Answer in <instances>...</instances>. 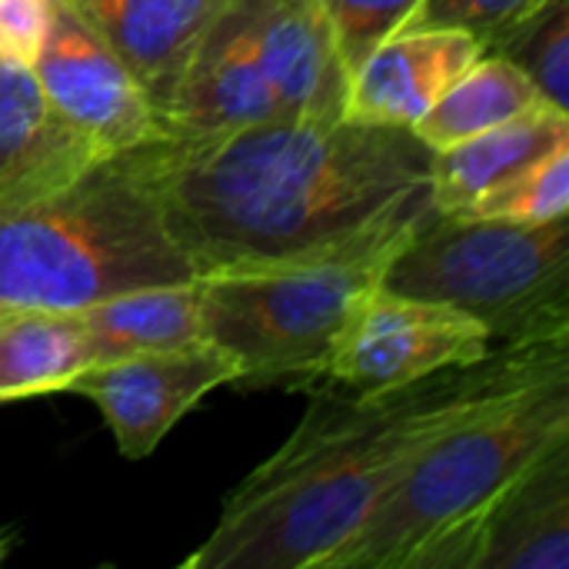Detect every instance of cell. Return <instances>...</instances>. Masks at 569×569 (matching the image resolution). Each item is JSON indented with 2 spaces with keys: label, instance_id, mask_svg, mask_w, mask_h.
Returning a JSON list of instances; mask_svg holds the SVG:
<instances>
[{
  "label": "cell",
  "instance_id": "obj_20",
  "mask_svg": "<svg viewBox=\"0 0 569 569\" xmlns=\"http://www.w3.org/2000/svg\"><path fill=\"white\" fill-rule=\"evenodd\" d=\"M487 53L510 60L530 77L547 103L569 110V0H547L500 33Z\"/></svg>",
  "mask_w": 569,
  "mask_h": 569
},
{
  "label": "cell",
  "instance_id": "obj_19",
  "mask_svg": "<svg viewBox=\"0 0 569 569\" xmlns=\"http://www.w3.org/2000/svg\"><path fill=\"white\" fill-rule=\"evenodd\" d=\"M547 103L523 70L497 53H483L463 70L443 97L410 127L430 150H443L473 133H483L503 120H513Z\"/></svg>",
  "mask_w": 569,
  "mask_h": 569
},
{
  "label": "cell",
  "instance_id": "obj_26",
  "mask_svg": "<svg viewBox=\"0 0 569 569\" xmlns=\"http://www.w3.org/2000/svg\"><path fill=\"white\" fill-rule=\"evenodd\" d=\"M13 313H17V310H13V307H7V303L0 300V323H3L7 317H13Z\"/></svg>",
  "mask_w": 569,
  "mask_h": 569
},
{
  "label": "cell",
  "instance_id": "obj_22",
  "mask_svg": "<svg viewBox=\"0 0 569 569\" xmlns=\"http://www.w3.org/2000/svg\"><path fill=\"white\" fill-rule=\"evenodd\" d=\"M547 0H417L397 30H463L483 50Z\"/></svg>",
  "mask_w": 569,
  "mask_h": 569
},
{
  "label": "cell",
  "instance_id": "obj_8",
  "mask_svg": "<svg viewBox=\"0 0 569 569\" xmlns=\"http://www.w3.org/2000/svg\"><path fill=\"white\" fill-rule=\"evenodd\" d=\"M237 360L210 340L103 360L73 377L67 393L87 397L103 413L117 450L143 460L210 390L233 383Z\"/></svg>",
  "mask_w": 569,
  "mask_h": 569
},
{
  "label": "cell",
  "instance_id": "obj_12",
  "mask_svg": "<svg viewBox=\"0 0 569 569\" xmlns=\"http://www.w3.org/2000/svg\"><path fill=\"white\" fill-rule=\"evenodd\" d=\"M483 53V43L463 30H393L353 70L343 117L413 127Z\"/></svg>",
  "mask_w": 569,
  "mask_h": 569
},
{
  "label": "cell",
  "instance_id": "obj_15",
  "mask_svg": "<svg viewBox=\"0 0 569 569\" xmlns=\"http://www.w3.org/2000/svg\"><path fill=\"white\" fill-rule=\"evenodd\" d=\"M569 143V110L540 103L460 143L433 150L430 207L457 213Z\"/></svg>",
  "mask_w": 569,
  "mask_h": 569
},
{
  "label": "cell",
  "instance_id": "obj_21",
  "mask_svg": "<svg viewBox=\"0 0 569 569\" xmlns=\"http://www.w3.org/2000/svg\"><path fill=\"white\" fill-rule=\"evenodd\" d=\"M457 213L513 223H547L557 217H569V143Z\"/></svg>",
  "mask_w": 569,
  "mask_h": 569
},
{
  "label": "cell",
  "instance_id": "obj_10",
  "mask_svg": "<svg viewBox=\"0 0 569 569\" xmlns=\"http://www.w3.org/2000/svg\"><path fill=\"white\" fill-rule=\"evenodd\" d=\"M273 117L277 110L257 63L247 0H227L203 30L173 100L160 117V133L207 140Z\"/></svg>",
  "mask_w": 569,
  "mask_h": 569
},
{
  "label": "cell",
  "instance_id": "obj_9",
  "mask_svg": "<svg viewBox=\"0 0 569 569\" xmlns=\"http://www.w3.org/2000/svg\"><path fill=\"white\" fill-rule=\"evenodd\" d=\"M30 70L47 107L103 157L163 137L140 83L63 0L53 3L43 50Z\"/></svg>",
  "mask_w": 569,
  "mask_h": 569
},
{
  "label": "cell",
  "instance_id": "obj_4",
  "mask_svg": "<svg viewBox=\"0 0 569 569\" xmlns=\"http://www.w3.org/2000/svg\"><path fill=\"white\" fill-rule=\"evenodd\" d=\"M167 140L100 157L67 187L0 213V300L13 310H80L143 287L193 283L160 177Z\"/></svg>",
  "mask_w": 569,
  "mask_h": 569
},
{
  "label": "cell",
  "instance_id": "obj_18",
  "mask_svg": "<svg viewBox=\"0 0 569 569\" xmlns=\"http://www.w3.org/2000/svg\"><path fill=\"white\" fill-rule=\"evenodd\" d=\"M77 317L87 327L97 363L207 340L197 307V280L107 297L100 303L80 307Z\"/></svg>",
  "mask_w": 569,
  "mask_h": 569
},
{
  "label": "cell",
  "instance_id": "obj_24",
  "mask_svg": "<svg viewBox=\"0 0 569 569\" xmlns=\"http://www.w3.org/2000/svg\"><path fill=\"white\" fill-rule=\"evenodd\" d=\"M57 0H0V63L33 67Z\"/></svg>",
  "mask_w": 569,
  "mask_h": 569
},
{
  "label": "cell",
  "instance_id": "obj_6",
  "mask_svg": "<svg viewBox=\"0 0 569 569\" xmlns=\"http://www.w3.org/2000/svg\"><path fill=\"white\" fill-rule=\"evenodd\" d=\"M410 233L307 263L197 277L203 337L237 360L233 387L303 390L323 383L353 307L380 283Z\"/></svg>",
  "mask_w": 569,
  "mask_h": 569
},
{
  "label": "cell",
  "instance_id": "obj_7",
  "mask_svg": "<svg viewBox=\"0 0 569 569\" xmlns=\"http://www.w3.org/2000/svg\"><path fill=\"white\" fill-rule=\"evenodd\" d=\"M493 350L480 320L447 303L400 297L380 283L353 307L323 383L340 390H390L447 367L477 363Z\"/></svg>",
  "mask_w": 569,
  "mask_h": 569
},
{
  "label": "cell",
  "instance_id": "obj_13",
  "mask_svg": "<svg viewBox=\"0 0 569 569\" xmlns=\"http://www.w3.org/2000/svg\"><path fill=\"white\" fill-rule=\"evenodd\" d=\"M117 53L147 93L157 123L213 17L227 0H63Z\"/></svg>",
  "mask_w": 569,
  "mask_h": 569
},
{
  "label": "cell",
  "instance_id": "obj_16",
  "mask_svg": "<svg viewBox=\"0 0 569 569\" xmlns=\"http://www.w3.org/2000/svg\"><path fill=\"white\" fill-rule=\"evenodd\" d=\"M470 569H569V443L503 497Z\"/></svg>",
  "mask_w": 569,
  "mask_h": 569
},
{
  "label": "cell",
  "instance_id": "obj_11",
  "mask_svg": "<svg viewBox=\"0 0 569 569\" xmlns=\"http://www.w3.org/2000/svg\"><path fill=\"white\" fill-rule=\"evenodd\" d=\"M247 13L277 117H343L350 70L323 0H247Z\"/></svg>",
  "mask_w": 569,
  "mask_h": 569
},
{
  "label": "cell",
  "instance_id": "obj_25",
  "mask_svg": "<svg viewBox=\"0 0 569 569\" xmlns=\"http://www.w3.org/2000/svg\"><path fill=\"white\" fill-rule=\"evenodd\" d=\"M10 547H13V543H10V537H7V533L0 530V563L7 560V553H10Z\"/></svg>",
  "mask_w": 569,
  "mask_h": 569
},
{
  "label": "cell",
  "instance_id": "obj_5",
  "mask_svg": "<svg viewBox=\"0 0 569 569\" xmlns=\"http://www.w3.org/2000/svg\"><path fill=\"white\" fill-rule=\"evenodd\" d=\"M380 287L470 313L493 347L569 340V217L513 223L430 210Z\"/></svg>",
  "mask_w": 569,
  "mask_h": 569
},
{
  "label": "cell",
  "instance_id": "obj_17",
  "mask_svg": "<svg viewBox=\"0 0 569 569\" xmlns=\"http://www.w3.org/2000/svg\"><path fill=\"white\" fill-rule=\"evenodd\" d=\"M93 363L77 310H17L0 323V403L60 393Z\"/></svg>",
  "mask_w": 569,
  "mask_h": 569
},
{
  "label": "cell",
  "instance_id": "obj_14",
  "mask_svg": "<svg viewBox=\"0 0 569 569\" xmlns=\"http://www.w3.org/2000/svg\"><path fill=\"white\" fill-rule=\"evenodd\" d=\"M100 157L47 107L30 67L0 63V213L67 187Z\"/></svg>",
  "mask_w": 569,
  "mask_h": 569
},
{
  "label": "cell",
  "instance_id": "obj_1",
  "mask_svg": "<svg viewBox=\"0 0 569 569\" xmlns=\"http://www.w3.org/2000/svg\"><path fill=\"white\" fill-rule=\"evenodd\" d=\"M433 150L410 127L273 117L167 140L160 197L197 277L307 263L413 230Z\"/></svg>",
  "mask_w": 569,
  "mask_h": 569
},
{
  "label": "cell",
  "instance_id": "obj_2",
  "mask_svg": "<svg viewBox=\"0 0 569 569\" xmlns=\"http://www.w3.org/2000/svg\"><path fill=\"white\" fill-rule=\"evenodd\" d=\"M569 340L493 347L390 390H320L287 443L223 503L183 569H330L420 450Z\"/></svg>",
  "mask_w": 569,
  "mask_h": 569
},
{
  "label": "cell",
  "instance_id": "obj_3",
  "mask_svg": "<svg viewBox=\"0 0 569 569\" xmlns=\"http://www.w3.org/2000/svg\"><path fill=\"white\" fill-rule=\"evenodd\" d=\"M563 443L569 350L430 440L330 569H470L503 497Z\"/></svg>",
  "mask_w": 569,
  "mask_h": 569
},
{
  "label": "cell",
  "instance_id": "obj_23",
  "mask_svg": "<svg viewBox=\"0 0 569 569\" xmlns=\"http://www.w3.org/2000/svg\"><path fill=\"white\" fill-rule=\"evenodd\" d=\"M323 7L333 20L343 63L353 77L363 57L407 20L417 0H323Z\"/></svg>",
  "mask_w": 569,
  "mask_h": 569
}]
</instances>
